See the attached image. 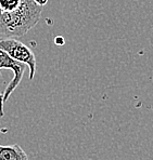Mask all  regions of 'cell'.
I'll use <instances>...</instances> for the list:
<instances>
[{"label":"cell","mask_w":153,"mask_h":160,"mask_svg":"<svg viewBox=\"0 0 153 160\" xmlns=\"http://www.w3.org/2000/svg\"><path fill=\"white\" fill-rule=\"evenodd\" d=\"M41 10L42 7L36 4L33 0H22L15 11H0V35L7 38L26 35L38 23Z\"/></svg>","instance_id":"6da1fadb"},{"label":"cell","mask_w":153,"mask_h":160,"mask_svg":"<svg viewBox=\"0 0 153 160\" xmlns=\"http://www.w3.org/2000/svg\"><path fill=\"white\" fill-rule=\"evenodd\" d=\"M0 50L6 52L16 62L25 64L29 69V80H33L36 72V58L35 54L29 48L14 38L0 39Z\"/></svg>","instance_id":"7a4b0ae2"},{"label":"cell","mask_w":153,"mask_h":160,"mask_svg":"<svg viewBox=\"0 0 153 160\" xmlns=\"http://www.w3.org/2000/svg\"><path fill=\"white\" fill-rule=\"evenodd\" d=\"M26 67L27 66L25 64L16 62L13 58H11L6 52L0 50V70L4 69V68H6V69H10V70H12V72L14 75L12 81L7 87L6 91L3 92V94L0 95V118L3 116V104L8 101V98H10L12 92L16 89V87L20 84L23 75H24V70ZM0 79H2L1 72H0Z\"/></svg>","instance_id":"3957f363"},{"label":"cell","mask_w":153,"mask_h":160,"mask_svg":"<svg viewBox=\"0 0 153 160\" xmlns=\"http://www.w3.org/2000/svg\"><path fill=\"white\" fill-rule=\"evenodd\" d=\"M0 160H28L27 154L18 144L0 145Z\"/></svg>","instance_id":"277c9868"},{"label":"cell","mask_w":153,"mask_h":160,"mask_svg":"<svg viewBox=\"0 0 153 160\" xmlns=\"http://www.w3.org/2000/svg\"><path fill=\"white\" fill-rule=\"evenodd\" d=\"M22 0H0V11L1 12H12L20 7Z\"/></svg>","instance_id":"5b68a950"},{"label":"cell","mask_w":153,"mask_h":160,"mask_svg":"<svg viewBox=\"0 0 153 160\" xmlns=\"http://www.w3.org/2000/svg\"><path fill=\"white\" fill-rule=\"evenodd\" d=\"M33 1H34L36 4H38V6L44 7L45 4H46L47 2H48V0H33Z\"/></svg>","instance_id":"8992f818"}]
</instances>
